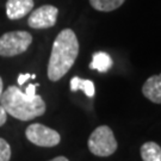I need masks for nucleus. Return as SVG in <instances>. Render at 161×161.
Segmentation results:
<instances>
[{
	"instance_id": "obj_1",
	"label": "nucleus",
	"mask_w": 161,
	"mask_h": 161,
	"mask_svg": "<svg viewBox=\"0 0 161 161\" xmlns=\"http://www.w3.org/2000/svg\"><path fill=\"white\" fill-rule=\"evenodd\" d=\"M79 54V42L72 29H64L53 43L52 54L48 62V78L58 81L73 67Z\"/></svg>"
},
{
	"instance_id": "obj_2",
	"label": "nucleus",
	"mask_w": 161,
	"mask_h": 161,
	"mask_svg": "<svg viewBox=\"0 0 161 161\" xmlns=\"http://www.w3.org/2000/svg\"><path fill=\"white\" fill-rule=\"evenodd\" d=\"M0 105L7 114L20 121H30L46 112V103L43 98L36 94L30 97L18 86H8L3 92Z\"/></svg>"
},
{
	"instance_id": "obj_3",
	"label": "nucleus",
	"mask_w": 161,
	"mask_h": 161,
	"mask_svg": "<svg viewBox=\"0 0 161 161\" xmlns=\"http://www.w3.org/2000/svg\"><path fill=\"white\" fill-rule=\"evenodd\" d=\"M87 146L90 152L97 156L106 158L112 155L117 150V141L114 131L108 125H100L96 128L90 135Z\"/></svg>"
},
{
	"instance_id": "obj_4",
	"label": "nucleus",
	"mask_w": 161,
	"mask_h": 161,
	"mask_svg": "<svg viewBox=\"0 0 161 161\" xmlns=\"http://www.w3.org/2000/svg\"><path fill=\"white\" fill-rule=\"evenodd\" d=\"M32 36L28 31H10L0 37V56L12 58L28 50Z\"/></svg>"
},
{
	"instance_id": "obj_5",
	"label": "nucleus",
	"mask_w": 161,
	"mask_h": 161,
	"mask_svg": "<svg viewBox=\"0 0 161 161\" xmlns=\"http://www.w3.org/2000/svg\"><path fill=\"white\" fill-rule=\"evenodd\" d=\"M25 136L31 143L38 147H55L60 143L61 136L56 130L48 128L41 123H32L25 130Z\"/></svg>"
},
{
	"instance_id": "obj_6",
	"label": "nucleus",
	"mask_w": 161,
	"mask_h": 161,
	"mask_svg": "<svg viewBox=\"0 0 161 161\" xmlns=\"http://www.w3.org/2000/svg\"><path fill=\"white\" fill-rule=\"evenodd\" d=\"M58 10L53 5H43L30 13L28 25L32 29H49L58 20Z\"/></svg>"
},
{
	"instance_id": "obj_7",
	"label": "nucleus",
	"mask_w": 161,
	"mask_h": 161,
	"mask_svg": "<svg viewBox=\"0 0 161 161\" xmlns=\"http://www.w3.org/2000/svg\"><path fill=\"white\" fill-rule=\"evenodd\" d=\"M34 0H7L6 14L11 20H17L29 14L34 8Z\"/></svg>"
},
{
	"instance_id": "obj_8",
	"label": "nucleus",
	"mask_w": 161,
	"mask_h": 161,
	"mask_svg": "<svg viewBox=\"0 0 161 161\" xmlns=\"http://www.w3.org/2000/svg\"><path fill=\"white\" fill-rule=\"evenodd\" d=\"M142 93L152 103L161 104V74L148 78L142 86Z\"/></svg>"
},
{
	"instance_id": "obj_9",
	"label": "nucleus",
	"mask_w": 161,
	"mask_h": 161,
	"mask_svg": "<svg viewBox=\"0 0 161 161\" xmlns=\"http://www.w3.org/2000/svg\"><path fill=\"white\" fill-rule=\"evenodd\" d=\"M112 67V58L108 53L98 52L92 55V62L90 64V68L96 69L100 73L108 72Z\"/></svg>"
},
{
	"instance_id": "obj_10",
	"label": "nucleus",
	"mask_w": 161,
	"mask_h": 161,
	"mask_svg": "<svg viewBox=\"0 0 161 161\" xmlns=\"http://www.w3.org/2000/svg\"><path fill=\"white\" fill-rule=\"evenodd\" d=\"M70 91L72 92L82 91L87 97L90 98L94 97V94H96V88H94L93 81L81 79L79 76H74V78L70 79Z\"/></svg>"
},
{
	"instance_id": "obj_11",
	"label": "nucleus",
	"mask_w": 161,
	"mask_h": 161,
	"mask_svg": "<svg viewBox=\"0 0 161 161\" xmlns=\"http://www.w3.org/2000/svg\"><path fill=\"white\" fill-rule=\"evenodd\" d=\"M141 158L143 161H161V147L155 142H146L141 147Z\"/></svg>"
},
{
	"instance_id": "obj_12",
	"label": "nucleus",
	"mask_w": 161,
	"mask_h": 161,
	"mask_svg": "<svg viewBox=\"0 0 161 161\" xmlns=\"http://www.w3.org/2000/svg\"><path fill=\"white\" fill-rule=\"evenodd\" d=\"M124 1L125 0H90V4L97 11L111 12L121 7Z\"/></svg>"
},
{
	"instance_id": "obj_13",
	"label": "nucleus",
	"mask_w": 161,
	"mask_h": 161,
	"mask_svg": "<svg viewBox=\"0 0 161 161\" xmlns=\"http://www.w3.org/2000/svg\"><path fill=\"white\" fill-rule=\"evenodd\" d=\"M11 159V147L5 138L0 137V161H10Z\"/></svg>"
},
{
	"instance_id": "obj_14",
	"label": "nucleus",
	"mask_w": 161,
	"mask_h": 161,
	"mask_svg": "<svg viewBox=\"0 0 161 161\" xmlns=\"http://www.w3.org/2000/svg\"><path fill=\"white\" fill-rule=\"evenodd\" d=\"M6 119H7V112L6 110L0 105V127H3L6 123Z\"/></svg>"
},
{
	"instance_id": "obj_15",
	"label": "nucleus",
	"mask_w": 161,
	"mask_h": 161,
	"mask_svg": "<svg viewBox=\"0 0 161 161\" xmlns=\"http://www.w3.org/2000/svg\"><path fill=\"white\" fill-rule=\"evenodd\" d=\"M29 79H31V75L29 73H26V74H20L18 76V84H19V86H22L25 84V81H28Z\"/></svg>"
},
{
	"instance_id": "obj_16",
	"label": "nucleus",
	"mask_w": 161,
	"mask_h": 161,
	"mask_svg": "<svg viewBox=\"0 0 161 161\" xmlns=\"http://www.w3.org/2000/svg\"><path fill=\"white\" fill-rule=\"evenodd\" d=\"M49 161H69L66 156H56V158H54V159H52V160Z\"/></svg>"
},
{
	"instance_id": "obj_17",
	"label": "nucleus",
	"mask_w": 161,
	"mask_h": 161,
	"mask_svg": "<svg viewBox=\"0 0 161 161\" xmlns=\"http://www.w3.org/2000/svg\"><path fill=\"white\" fill-rule=\"evenodd\" d=\"M3 80H1V78H0V98H1V94H3Z\"/></svg>"
}]
</instances>
